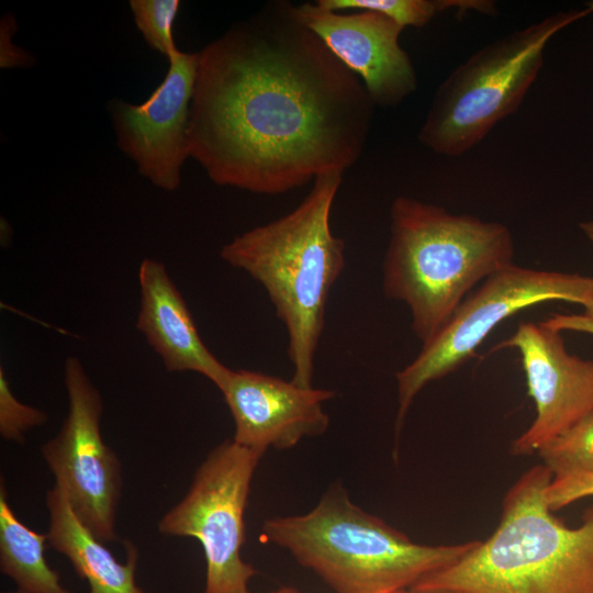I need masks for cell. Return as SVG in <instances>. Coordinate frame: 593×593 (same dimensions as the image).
<instances>
[{
	"label": "cell",
	"mask_w": 593,
	"mask_h": 593,
	"mask_svg": "<svg viewBox=\"0 0 593 593\" xmlns=\"http://www.w3.org/2000/svg\"><path fill=\"white\" fill-rule=\"evenodd\" d=\"M289 1H271L198 52L189 152L216 184L261 194L360 157L374 104Z\"/></svg>",
	"instance_id": "6da1fadb"
},
{
	"label": "cell",
	"mask_w": 593,
	"mask_h": 593,
	"mask_svg": "<svg viewBox=\"0 0 593 593\" xmlns=\"http://www.w3.org/2000/svg\"><path fill=\"white\" fill-rule=\"evenodd\" d=\"M550 469L536 465L507 490L493 534L458 561L424 575L418 593H593V505L578 527L547 506Z\"/></svg>",
	"instance_id": "7a4b0ae2"
},
{
	"label": "cell",
	"mask_w": 593,
	"mask_h": 593,
	"mask_svg": "<svg viewBox=\"0 0 593 593\" xmlns=\"http://www.w3.org/2000/svg\"><path fill=\"white\" fill-rule=\"evenodd\" d=\"M342 176H317L293 211L235 236L220 253L266 290L288 334L291 381L306 388L313 387L326 302L345 266V244L331 228Z\"/></svg>",
	"instance_id": "3957f363"
},
{
	"label": "cell",
	"mask_w": 593,
	"mask_h": 593,
	"mask_svg": "<svg viewBox=\"0 0 593 593\" xmlns=\"http://www.w3.org/2000/svg\"><path fill=\"white\" fill-rule=\"evenodd\" d=\"M390 216L383 292L406 304L424 345L479 281L513 265V236L502 223L409 197L394 199Z\"/></svg>",
	"instance_id": "277c9868"
},
{
	"label": "cell",
	"mask_w": 593,
	"mask_h": 593,
	"mask_svg": "<svg viewBox=\"0 0 593 593\" xmlns=\"http://www.w3.org/2000/svg\"><path fill=\"white\" fill-rule=\"evenodd\" d=\"M265 541L283 547L335 593H393L462 558L478 540L429 546L412 541L333 486L304 515L264 523Z\"/></svg>",
	"instance_id": "5b68a950"
},
{
	"label": "cell",
	"mask_w": 593,
	"mask_h": 593,
	"mask_svg": "<svg viewBox=\"0 0 593 593\" xmlns=\"http://www.w3.org/2000/svg\"><path fill=\"white\" fill-rule=\"evenodd\" d=\"M593 11L558 12L515 30L474 52L436 89L418 133L432 152L458 157L514 113L536 80L548 42Z\"/></svg>",
	"instance_id": "8992f818"
},
{
	"label": "cell",
	"mask_w": 593,
	"mask_h": 593,
	"mask_svg": "<svg viewBox=\"0 0 593 593\" xmlns=\"http://www.w3.org/2000/svg\"><path fill=\"white\" fill-rule=\"evenodd\" d=\"M562 300L585 307L593 301V277L511 265L488 277L466 296L414 360L396 373L399 432L414 398L429 382L457 370L505 318L542 302Z\"/></svg>",
	"instance_id": "52a82bcc"
},
{
	"label": "cell",
	"mask_w": 593,
	"mask_h": 593,
	"mask_svg": "<svg viewBox=\"0 0 593 593\" xmlns=\"http://www.w3.org/2000/svg\"><path fill=\"white\" fill-rule=\"evenodd\" d=\"M261 455L233 439L216 446L198 468L184 497L159 521L166 536L192 537L202 546L204 593H246L257 570L242 558L244 513Z\"/></svg>",
	"instance_id": "ba28073f"
},
{
	"label": "cell",
	"mask_w": 593,
	"mask_h": 593,
	"mask_svg": "<svg viewBox=\"0 0 593 593\" xmlns=\"http://www.w3.org/2000/svg\"><path fill=\"white\" fill-rule=\"evenodd\" d=\"M68 414L41 452L71 510L100 541H112L122 491V469L101 435L102 398L77 357L64 366Z\"/></svg>",
	"instance_id": "9c48e42d"
},
{
	"label": "cell",
	"mask_w": 593,
	"mask_h": 593,
	"mask_svg": "<svg viewBox=\"0 0 593 593\" xmlns=\"http://www.w3.org/2000/svg\"><path fill=\"white\" fill-rule=\"evenodd\" d=\"M165 79L141 104L112 100L109 112L118 147L155 187L175 191L189 152L190 108L198 53L180 49L169 58Z\"/></svg>",
	"instance_id": "30bf717a"
},
{
	"label": "cell",
	"mask_w": 593,
	"mask_h": 593,
	"mask_svg": "<svg viewBox=\"0 0 593 593\" xmlns=\"http://www.w3.org/2000/svg\"><path fill=\"white\" fill-rule=\"evenodd\" d=\"M560 331L552 318L521 323L515 334L499 345L519 351L536 407L530 426L511 445L515 456L537 452L593 411V359L569 354Z\"/></svg>",
	"instance_id": "8fae6325"
},
{
	"label": "cell",
	"mask_w": 593,
	"mask_h": 593,
	"mask_svg": "<svg viewBox=\"0 0 593 593\" xmlns=\"http://www.w3.org/2000/svg\"><path fill=\"white\" fill-rule=\"evenodd\" d=\"M296 18L362 81L374 105L395 107L417 89L409 54L399 43L405 29L367 10L332 11L315 3L294 5Z\"/></svg>",
	"instance_id": "7c38bea8"
},
{
	"label": "cell",
	"mask_w": 593,
	"mask_h": 593,
	"mask_svg": "<svg viewBox=\"0 0 593 593\" xmlns=\"http://www.w3.org/2000/svg\"><path fill=\"white\" fill-rule=\"evenodd\" d=\"M222 394L235 424L233 440L262 456L323 434L329 423L323 404L335 393L240 369L231 371Z\"/></svg>",
	"instance_id": "4fadbf2b"
},
{
	"label": "cell",
	"mask_w": 593,
	"mask_h": 593,
	"mask_svg": "<svg viewBox=\"0 0 593 593\" xmlns=\"http://www.w3.org/2000/svg\"><path fill=\"white\" fill-rule=\"evenodd\" d=\"M141 304L136 327L170 372L193 371L222 392L231 373L205 346L166 266L152 258L138 268Z\"/></svg>",
	"instance_id": "5bb4252c"
},
{
	"label": "cell",
	"mask_w": 593,
	"mask_h": 593,
	"mask_svg": "<svg viewBox=\"0 0 593 593\" xmlns=\"http://www.w3.org/2000/svg\"><path fill=\"white\" fill-rule=\"evenodd\" d=\"M48 542L87 581L89 593H146L136 583L138 552L125 542L126 560L119 561L78 519L64 491L54 485L46 493Z\"/></svg>",
	"instance_id": "9a60e30c"
},
{
	"label": "cell",
	"mask_w": 593,
	"mask_h": 593,
	"mask_svg": "<svg viewBox=\"0 0 593 593\" xmlns=\"http://www.w3.org/2000/svg\"><path fill=\"white\" fill-rule=\"evenodd\" d=\"M47 534L23 524L10 507L0 488V570L22 593H74L65 588L59 573L49 567L44 551Z\"/></svg>",
	"instance_id": "2e32d148"
},
{
	"label": "cell",
	"mask_w": 593,
	"mask_h": 593,
	"mask_svg": "<svg viewBox=\"0 0 593 593\" xmlns=\"http://www.w3.org/2000/svg\"><path fill=\"white\" fill-rule=\"evenodd\" d=\"M321 7L332 11L367 10L382 13L403 27H422L435 15L448 9L493 14L495 4L484 0H318Z\"/></svg>",
	"instance_id": "e0dca14e"
},
{
	"label": "cell",
	"mask_w": 593,
	"mask_h": 593,
	"mask_svg": "<svg viewBox=\"0 0 593 593\" xmlns=\"http://www.w3.org/2000/svg\"><path fill=\"white\" fill-rule=\"evenodd\" d=\"M537 452L553 477L569 472L593 474V411Z\"/></svg>",
	"instance_id": "ac0fdd59"
},
{
	"label": "cell",
	"mask_w": 593,
	"mask_h": 593,
	"mask_svg": "<svg viewBox=\"0 0 593 593\" xmlns=\"http://www.w3.org/2000/svg\"><path fill=\"white\" fill-rule=\"evenodd\" d=\"M180 2L178 0H131L132 15L145 42L169 58L178 52L174 40V23Z\"/></svg>",
	"instance_id": "d6986e66"
},
{
	"label": "cell",
	"mask_w": 593,
	"mask_h": 593,
	"mask_svg": "<svg viewBox=\"0 0 593 593\" xmlns=\"http://www.w3.org/2000/svg\"><path fill=\"white\" fill-rule=\"evenodd\" d=\"M46 414L22 403L13 394L5 371L0 367V435L3 439L22 444L25 434L43 425Z\"/></svg>",
	"instance_id": "ffe728a7"
},
{
	"label": "cell",
	"mask_w": 593,
	"mask_h": 593,
	"mask_svg": "<svg viewBox=\"0 0 593 593\" xmlns=\"http://www.w3.org/2000/svg\"><path fill=\"white\" fill-rule=\"evenodd\" d=\"M588 496H593V474L586 472L556 475L544 491L545 502L551 512Z\"/></svg>",
	"instance_id": "44dd1931"
},
{
	"label": "cell",
	"mask_w": 593,
	"mask_h": 593,
	"mask_svg": "<svg viewBox=\"0 0 593 593\" xmlns=\"http://www.w3.org/2000/svg\"><path fill=\"white\" fill-rule=\"evenodd\" d=\"M16 31V22L12 14H5L0 22V67L18 68L32 65V57L27 52L12 42Z\"/></svg>",
	"instance_id": "7402d4cb"
},
{
	"label": "cell",
	"mask_w": 593,
	"mask_h": 593,
	"mask_svg": "<svg viewBox=\"0 0 593 593\" xmlns=\"http://www.w3.org/2000/svg\"><path fill=\"white\" fill-rule=\"evenodd\" d=\"M580 227L593 243V221L581 223ZM581 316L593 324V301L584 307V314Z\"/></svg>",
	"instance_id": "603a6c76"
},
{
	"label": "cell",
	"mask_w": 593,
	"mask_h": 593,
	"mask_svg": "<svg viewBox=\"0 0 593 593\" xmlns=\"http://www.w3.org/2000/svg\"><path fill=\"white\" fill-rule=\"evenodd\" d=\"M246 593H250V592L248 591V592H246ZM272 593H301V592H299V591H298L296 589H294V588L283 586V588L279 589V590H277V591H275V592H272Z\"/></svg>",
	"instance_id": "cb8c5ba5"
},
{
	"label": "cell",
	"mask_w": 593,
	"mask_h": 593,
	"mask_svg": "<svg viewBox=\"0 0 593 593\" xmlns=\"http://www.w3.org/2000/svg\"><path fill=\"white\" fill-rule=\"evenodd\" d=\"M583 331L593 333V324L592 323H586Z\"/></svg>",
	"instance_id": "d4e9b609"
},
{
	"label": "cell",
	"mask_w": 593,
	"mask_h": 593,
	"mask_svg": "<svg viewBox=\"0 0 593 593\" xmlns=\"http://www.w3.org/2000/svg\"><path fill=\"white\" fill-rule=\"evenodd\" d=\"M393 593H418V592H414V591H405V590H400V591H396V592H393ZM444 593H459V592H444Z\"/></svg>",
	"instance_id": "484cf974"
},
{
	"label": "cell",
	"mask_w": 593,
	"mask_h": 593,
	"mask_svg": "<svg viewBox=\"0 0 593 593\" xmlns=\"http://www.w3.org/2000/svg\"><path fill=\"white\" fill-rule=\"evenodd\" d=\"M4 593H22V592L15 590V591H12V592H4Z\"/></svg>",
	"instance_id": "4316f807"
},
{
	"label": "cell",
	"mask_w": 593,
	"mask_h": 593,
	"mask_svg": "<svg viewBox=\"0 0 593 593\" xmlns=\"http://www.w3.org/2000/svg\"><path fill=\"white\" fill-rule=\"evenodd\" d=\"M592 7H593V4H592Z\"/></svg>",
	"instance_id": "83f0119b"
}]
</instances>
